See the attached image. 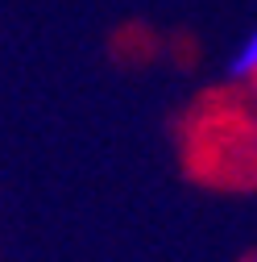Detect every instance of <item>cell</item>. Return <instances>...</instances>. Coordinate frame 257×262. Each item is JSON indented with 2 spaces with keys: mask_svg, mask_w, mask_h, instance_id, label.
I'll return each instance as SVG.
<instances>
[{
  "mask_svg": "<svg viewBox=\"0 0 257 262\" xmlns=\"http://www.w3.org/2000/svg\"><path fill=\"white\" fill-rule=\"evenodd\" d=\"M253 71H257V25L237 42V50L228 54V79L241 83V79H249Z\"/></svg>",
  "mask_w": 257,
  "mask_h": 262,
  "instance_id": "obj_1",
  "label": "cell"
},
{
  "mask_svg": "<svg viewBox=\"0 0 257 262\" xmlns=\"http://www.w3.org/2000/svg\"><path fill=\"white\" fill-rule=\"evenodd\" d=\"M249 79H253V83H257V71H253V75H249Z\"/></svg>",
  "mask_w": 257,
  "mask_h": 262,
  "instance_id": "obj_2",
  "label": "cell"
},
{
  "mask_svg": "<svg viewBox=\"0 0 257 262\" xmlns=\"http://www.w3.org/2000/svg\"><path fill=\"white\" fill-rule=\"evenodd\" d=\"M249 262H257V258H249Z\"/></svg>",
  "mask_w": 257,
  "mask_h": 262,
  "instance_id": "obj_3",
  "label": "cell"
}]
</instances>
